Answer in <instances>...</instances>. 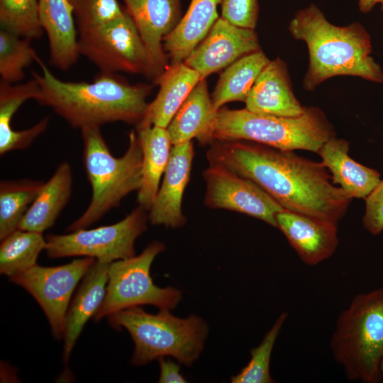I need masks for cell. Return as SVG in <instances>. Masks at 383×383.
Returning <instances> with one entry per match:
<instances>
[{"label":"cell","mask_w":383,"mask_h":383,"mask_svg":"<svg viewBox=\"0 0 383 383\" xmlns=\"http://www.w3.org/2000/svg\"><path fill=\"white\" fill-rule=\"evenodd\" d=\"M259 50V41L254 30L236 26L220 17L183 62L204 79Z\"/></svg>","instance_id":"cell-13"},{"label":"cell","mask_w":383,"mask_h":383,"mask_svg":"<svg viewBox=\"0 0 383 383\" xmlns=\"http://www.w3.org/2000/svg\"><path fill=\"white\" fill-rule=\"evenodd\" d=\"M202 174L208 207L242 213L277 228L276 215L284 209L255 182L216 164H209Z\"/></svg>","instance_id":"cell-12"},{"label":"cell","mask_w":383,"mask_h":383,"mask_svg":"<svg viewBox=\"0 0 383 383\" xmlns=\"http://www.w3.org/2000/svg\"><path fill=\"white\" fill-rule=\"evenodd\" d=\"M288 313H282L265 334L261 343L250 350L251 359L238 374L231 377L232 383H272L270 372L271 355L274 343L284 323Z\"/></svg>","instance_id":"cell-32"},{"label":"cell","mask_w":383,"mask_h":383,"mask_svg":"<svg viewBox=\"0 0 383 383\" xmlns=\"http://www.w3.org/2000/svg\"><path fill=\"white\" fill-rule=\"evenodd\" d=\"M110 325L125 328L134 343L131 363L143 365L161 357L172 356L185 365H191L203 350L208 327L199 316L176 317L169 309L156 314L134 306L108 316Z\"/></svg>","instance_id":"cell-7"},{"label":"cell","mask_w":383,"mask_h":383,"mask_svg":"<svg viewBox=\"0 0 383 383\" xmlns=\"http://www.w3.org/2000/svg\"><path fill=\"white\" fill-rule=\"evenodd\" d=\"M69 1L78 33L109 23L125 12L118 0Z\"/></svg>","instance_id":"cell-33"},{"label":"cell","mask_w":383,"mask_h":383,"mask_svg":"<svg viewBox=\"0 0 383 383\" xmlns=\"http://www.w3.org/2000/svg\"><path fill=\"white\" fill-rule=\"evenodd\" d=\"M148 53L145 76L155 83L167 67L163 40L181 19L180 0H123Z\"/></svg>","instance_id":"cell-14"},{"label":"cell","mask_w":383,"mask_h":383,"mask_svg":"<svg viewBox=\"0 0 383 383\" xmlns=\"http://www.w3.org/2000/svg\"><path fill=\"white\" fill-rule=\"evenodd\" d=\"M221 18L241 28L254 30L258 18V0H221Z\"/></svg>","instance_id":"cell-34"},{"label":"cell","mask_w":383,"mask_h":383,"mask_svg":"<svg viewBox=\"0 0 383 383\" xmlns=\"http://www.w3.org/2000/svg\"><path fill=\"white\" fill-rule=\"evenodd\" d=\"M72 183L70 164L61 162L44 183L17 229L43 233L51 228L71 198Z\"/></svg>","instance_id":"cell-25"},{"label":"cell","mask_w":383,"mask_h":383,"mask_svg":"<svg viewBox=\"0 0 383 383\" xmlns=\"http://www.w3.org/2000/svg\"><path fill=\"white\" fill-rule=\"evenodd\" d=\"M260 50L246 55L225 68L211 95L218 111L231 101H245L258 76L270 62Z\"/></svg>","instance_id":"cell-27"},{"label":"cell","mask_w":383,"mask_h":383,"mask_svg":"<svg viewBox=\"0 0 383 383\" xmlns=\"http://www.w3.org/2000/svg\"><path fill=\"white\" fill-rule=\"evenodd\" d=\"M206 157L258 185L284 209L335 223L352 198L333 186L321 162L247 140H215Z\"/></svg>","instance_id":"cell-1"},{"label":"cell","mask_w":383,"mask_h":383,"mask_svg":"<svg viewBox=\"0 0 383 383\" xmlns=\"http://www.w3.org/2000/svg\"><path fill=\"white\" fill-rule=\"evenodd\" d=\"M31 40L12 32L0 30L1 81L16 84L24 77V70L36 62L38 55Z\"/></svg>","instance_id":"cell-30"},{"label":"cell","mask_w":383,"mask_h":383,"mask_svg":"<svg viewBox=\"0 0 383 383\" xmlns=\"http://www.w3.org/2000/svg\"><path fill=\"white\" fill-rule=\"evenodd\" d=\"M136 134L143 151L142 182L137 201L149 211L167 166L172 143L167 128L138 126Z\"/></svg>","instance_id":"cell-26"},{"label":"cell","mask_w":383,"mask_h":383,"mask_svg":"<svg viewBox=\"0 0 383 383\" xmlns=\"http://www.w3.org/2000/svg\"><path fill=\"white\" fill-rule=\"evenodd\" d=\"M148 211L138 206L120 221L45 238L49 257H88L111 263L135 255V242L147 229Z\"/></svg>","instance_id":"cell-9"},{"label":"cell","mask_w":383,"mask_h":383,"mask_svg":"<svg viewBox=\"0 0 383 383\" xmlns=\"http://www.w3.org/2000/svg\"><path fill=\"white\" fill-rule=\"evenodd\" d=\"M165 248L162 243L153 241L140 255L110 263L105 297L94 316L95 321L140 305L170 310L178 304L181 292L174 287L156 286L150 276L153 260Z\"/></svg>","instance_id":"cell-8"},{"label":"cell","mask_w":383,"mask_h":383,"mask_svg":"<svg viewBox=\"0 0 383 383\" xmlns=\"http://www.w3.org/2000/svg\"><path fill=\"white\" fill-rule=\"evenodd\" d=\"M40 73L33 78L40 87L36 100L52 109L70 126L82 129L123 122L138 125L143 118L152 87L131 84L116 73L100 72L92 82L63 81L38 57Z\"/></svg>","instance_id":"cell-2"},{"label":"cell","mask_w":383,"mask_h":383,"mask_svg":"<svg viewBox=\"0 0 383 383\" xmlns=\"http://www.w3.org/2000/svg\"><path fill=\"white\" fill-rule=\"evenodd\" d=\"M96 259H76L59 266L38 264L9 277L14 284L26 290L45 314L53 336L62 340L68 306L74 290Z\"/></svg>","instance_id":"cell-11"},{"label":"cell","mask_w":383,"mask_h":383,"mask_svg":"<svg viewBox=\"0 0 383 383\" xmlns=\"http://www.w3.org/2000/svg\"><path fill=\"white\" fill-rule=\"evenodd\" d=\"M330 347L348 379L381 382L383 287L353 298L338 317Z\"/></svg>","instance_id":"cell-6"},{"label":"cell","mask_w":383,"mask_h":383,"mask_svg":"<svg viewBox=\"0 0 383 383\" xmlns=\"http://www.w3.org/2000/svg\"><path fill=\"white\" fill-rule=\"evenodd\" d=\"M110 263L96 260L72 299L65 321L62 359L67 362L86 323L94 318L106 294Z\"/></svg>","instance_id":"cell-19"},{"label":"cell","mask_w":383,"mask_h":383,"mask_svg":"<svg viewBox=\"0 0 383 383\" xmlns=\"http://www.w3.org/2000/svg\"><path fill=\"white\" fill-rule=\"evenodd\" d=\"M245 103L250 111L284 117L298 116L306 108L295 97L287 66L280 59L270 60L262 70Z\"/></svg>","instance_id":"cell-17"},{"label":"cell","mask_w":383,"mask_h":383,"mask_svg":"<svg viewBox=\"0 0 383 383\" xmlns=\"http://www.w3.org/2000/svg\"><path fill=\"white\" fill-rule=\"evenodd\" d=\"M194 156L192 140L172 145L162 185L148 211V219L152 225L175 228L185 224L182 203L189 181Z\"/></svg>","instance_id":"cell-15"},{"label":"cell","mask_w":383,"mask_h":383,"mask_svg":"<svg viewBox=\"0 0 383 383\" xmlns=\"http://www.w3.org/2000/svg\"><path fill=\"white\" fill-rule=\"evenodd\" d=\"M217 111L209 94L206 79L191 91L167 127L172 145L196 138L201 145L211 143Z\"/></svg>","instance_id":"cell-22"},{"label":"cell","mask_w":383,"mask_h":383,"mask_svg":"<svg viewBox=\"0 0 383 383\" xmlns=\"http://www.w3.org/2000/svg\"><path fill=\"white\" fill-rule=\"evenodd\" d=\"M165 357L158 358L160 367L159 382L160 383H184L185 378L180 373V367L178 364L166 359Z\"/></svg>","instance_id":"cell-36"},{"label":"cell","mask_w":383,"mask_h":383,"mask_svg":"<svg viewBox=\"0 0 383 383\" xmlns=\"http://www.w3.org/2000/svg\"><path fill=\"white\" fill-rule=\"evenodd\" d=\"M221 0H191L185 14L163 40L170 65L183 62L206 36L219 18L217 9Z\"/></svg>","instance_id":"cell-23"},{"label":"cell","mask_w":383,"mask_h":383,"mask_svg":"<svg viewBox=\"0 0 383 383\" xmlns=\"http://www.w3.org/2000/svg\"><path fill=\"white\" fill-rule=\"evenodd\" d=\"M45 182L23 179L0 182V240L18 228Z\"/></svg>","instance_id":"cell-28"},{"label":"cell","mask_w":383,"mask_h":383,"mask_svg":"<svg viewBox=\"0 0 383 383\" xmlns=\"http://www.w3.org/2000/svg\"><path fill=\"white\" fill-rule=\"evenodd\" d=\"M335 136L333 126L316 107H306L302 114L294 117L221 107L211 134L213 142L247 140L282 150H305L316 153Z\"/></svg>","instance_id":"cell-5"},{"label":"cell","mask_w":383,"mask_h":383,"mask_svg":"<svg viewBox=\"0 0 383 383\" xmlns=\"http://www.w3.org/2000/svg\"><path fill=\"white\" fill-rule=\"evenodd\" d=\"M289 30L308 48L309 65L304 79L305 89L311 91L338 75L383 82L382 67L370 56V35L360 23L337 26L328 22L316 6L311 4L295 14Z\"/></svg>","instance_id":"cell-3"},{"label":"cell","mask_w":383,"mask_h":383,"mask_svg":"<svg viewBox=\"0 0 383 383\" xmlns=\"http://www.w3.org/2000/svg\"><path fill=\"white\" fill-rule=\"evenodd\" d=\"M80 55L101 72L145 74L148 53L140 33L125 9L116 19L78 33Z\"/></svg>","instance_id":"cell-10"},{"label":"cell","mask_w":383,"mask_h":383,"mask_svg":"<svg viewBox=\"0 0 383 383\" xmlns=\"http://www.w3.org/2000/svg\"><path fill=\"white\" fill-rule=\"evenodd\" d=\"M45 247L46 239L43 233L15 230L1 240L0 273L9 278L32 267Z\"/></svg>","instance_id":"cell-29"},{"label":"cell","mask_w":383,"mask_h":383,"mask_svg":"<svg viewBox=\"0 0 383 383\" xmlns=\"http://www.w3.org/2000/svg\"><path fill=\"white\" fill-rule=\"evenodd\" d=\"M39 19L46 34L50 61L66 71L80 56L78 31L69 0H38Z\"/></svg>","instance_id":"cell-18"},{"label":"cell","mask_w":383,"mask_h":383,"mask_svg":"<svg viewBox=\"0 0 383 383\" xmlns=\"http://www.w3.org/2000/svg\"><path fill=\"white\" fill-rule=\"evenodd\" d=\"M277 228L303 262L316 265L331 257L338 245L337 223L283 209Z\"/></svg>","instance_id":"cell-16"},{"label":"cell","mask_w":383,"mask_h":383,"mask_svg":"<svg viewBox=\"0 0 383 383\" xmlns=\"http://www.w3.org/2000/svg\"><path fill=\"white\" fill-rule=\"evenodd\" d=\"M348 152V142L335 136L323 144L318 154L331 172L334 184H340L351 198L365 199L381 182L380 174L353 160Z\"/></svg>","instance_id":"cell-24"},{"label":"cell","mask_w":383,"mask_h":383,"mask_svg":"<svg viewBox=\"0 0 383 383\" xmlns=\"http://www.w3.org/2000/svg\"><path fill=\"white\" fill-rule=\"evenodd\" d=\"M365 199L363 226L371 234H379L383 231V180Z\"/></svg>","instance_id":"cell-35"},{"label":"cell","mask_w":383,"mask_h":383,"mask_svg":"<svg viewBox=\"0 0 383 383\" xmlns=\"http://www.w3.org/2000/svg\"><path fill=\"white\" fill-rule=\"evenodd\" d=\"M40 87L33 77L24 83L10 84L0 81V155L13 150H24L47 129L50 120L40 119L31 127L16 131L11 126V119L26 101L37 100Z\"/></svg>","instance_id":"cell-20"},{"label":"cell","mask_w":383,"mask_h":383,"mask_svg":"<svg viewBox=\"0 0 383 383\" xmlns=\"http://www.w3.org/2000/svg\"><path fill=\"white\" fill-rule=\"evenodd\" d=\"M0 24L3 29L30 40L44 33L41 27L38 0H0Z\"/></svg>","instance_id":"cell-31"},{"label":"cell","mask_w":383,"mask_h":383,"mask_svg":"<svg viewBox=\"0 0 383 383\" xmlns=\"http://www.w3.org/2000/svg\"><path fill=\"white\" fill-rule=\"evenodd\" d=\"M381 373H382V380L381 382L383 383V360L381 363Z\"/></svg>","instance_id":"cell-38"},{"label":"cell","mask_w":383,"mask_h":383,"mask_svg":"<svg viewBox=\"0 0 383 383\" xmlns=\"http://www.w3.org/2000/svg\"><path fill=\"white\" fill-rule=\"evenodd\" d=\"M200 80L199 73L184 62L167 66L155 82L160 86L156 97L148 104L143 118L136 126L167 128Z\"/></svg>","instance_id":"cell-21"},{"label":"cell","mask_w":383,"mask_h":383,"mask_svg":"<svg viewBox=\"0 0 383 383\" xmlns=\"http://www.w3.org/2000/svg\"><path fill=\"white\" fill-rule=\"evenodd\" d=\"M83 143L82 160L91 188V199L85 211L67 228L72 232L87 228L99 221L122 199L138 191L142 182L143 151L136 131L128 135L123 155L116 157L109 150L100 127L80 130Z\"/></svg>","instance_id":"cell-4"},{"label":"cell","mask_w":383,"mask_h":383,"mask_svg":"<svg viewBox=\"0 0 383 383\" xmlns=\"http://www.w3.org/2000/svg\"><path fill=\"white\" fill-rule=\"evenodd\" d=\"M377 4H380L383 11V0H358L359 9L365 13L370 12Z\"/></svg>","instance_id":"cell-37"}]
</instances>
